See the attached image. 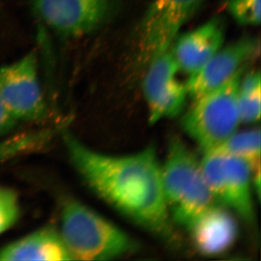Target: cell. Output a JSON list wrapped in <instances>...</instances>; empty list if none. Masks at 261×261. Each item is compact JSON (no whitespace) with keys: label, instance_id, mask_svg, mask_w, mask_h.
<instances>
[{"label":"cell","instance_id":"cell-19","mask_svg":"<svg viewBox=\"0 0 261 261\" xmlns=\"http://www.w3.org/2000/svg\"><path fill=\"white\" fill-rule=\"evenodd\" d=\"M18 121L12 116L0 100V138L13 132Z\"/></svg>","mask_w":261,"mask_h":261},{"label":"cell","instance_id":"cell-6","mask_svg":"<svg viewBox=\"0 0 261 261\" xmlns=\"http://www.w3.org/2000/svg\"><path fill=\"white\" fill-rule=\"evenodd\" d=\"M0 100L18 122L45 119L47 105L34 53L0 68Z\"/></svg>","mask_w":261,"mask_h":261},{"label":"cell","instance_id":"cell-8","mask_svg":"<svg viewBox=\"0 0 261 261\" xmlns=\"http://www.w3.org/2000/svg\"><path fill=\"white\" fill-rule=\"evenodd\" d=\"M143 92L148 122L154 125L165 118H174L183 111L189 97L186 83L177 78L180 70L171 50L165 51L147 65Z\"/></svg>","mask_w":261,"mask_h":261},{"label":"cell","instance_id":"cell-15","mask_svg":"<svg viewBox=\"0 0 261 261\" xmlns=\"http://www.w3.org/2000/svg\"><path fill=\"white\" fill-rule=\"evenodd\" d=\"M54 137L49 128L31 130L0 140V163L42 149Z\"/></svg>","mask_w":261,"mask_h":261},{"label":"cell","instance_id":"cell-9","mask_svg":"<svg viewBox=\"0 0 261 261\" xmlns=\"http://www.w3.org/2000/svg\"><path fill=\"white\" fill-rule=\"evenodd\" d=\"M113 0H33L36 12L51 29L68 37L93 32L107 18Z\"/></svg>","mask_w":261,"mask_h":261},{"label":"cell","instance_id":"cell-2","mask_svg":"<svg viewBox=\"0 0 261 261\" xmlns=\"http://www.w3.org/2000/svg\"><path fill=\"white\" fill-rule=\"evenodd\" d=\"M62 238L71 260H110L138 250V243L106 218L73 197L62 203Z\"/></svg>","mask_w":261,"mask_h":261},{"label":"cell","instance_id":"cell-7","mask_svg":"<svg viewBox=\"0 0 261 261\" xmlns=\"http://www.w3.org/2000/svg\"><path fill=\"white\" fill-rule=\"evenodd\" d=\"M205 0H153L142 19L140 32V58L147 65L168 51L180 29Z\"/></svg>","mask_w":261,"mask_h":261},{"label":"cell","instance_id":"cell-5","mask_svg":"<svg viewBox=\"0 0 261 261\" xmlns=\"http://www.w3.org/2000/svg\"><path fill=\"white\" fill-rule=\"evenodd\" d=\"M202 174L216 202L249 224L255 221L251 185L253 171L243 160L216 152L203 153Z\"/></svg>","mask_w":261,"mask_h":261},{"label":"cell","instance_id":"cell-14","mask_svg":"<svg viewBox=\"0 0 261 261\" xmlns=\"http://www.w3.org/2000/svg\"><path fill=\"white\" fill-rule=\"evenodd\" d=\"M260 140L259 128L241 132L236 130L222 143L208 152H219L243 160L250 165L255 173L260 171Z\"/></svg>","mask_w":261,"mask_h":261},{"label":"cell","instance_id":"cell-3","mask_svg":"<svg viewBox=\"0 0 261 261\" xmlns=\"http://www.w3.org/2000/svg\"><path fill=\"white\" fill-rule=\"evenodd\" d=\"M163 193L173 224L187 228L216 203L201 169L200 161L186 144L173 137L161 164Z\"/></svg>","mask_w":261,"mask_h":261},{"label":"cell","instance_id":"cell-17","mask_svg":"<svg viewBox=\"0 0 261 261\" xmlns=\"http://www.w3.org/2000/svg\"><path fill=\"white\" fill-rule=\"evenodd\" d=\"M20 214L18 193L10 187L0 186V235L15 226Z\"/></svg>","mask_w":261,"mask_h":261},{"label":"cell","instance_id":"cell-12","mask_svg":"<svg viewBox=\"0 0 261 261\" xmlns=\"http://www.w3.org/2000/svg\"><path fill=\"white\" fill-rule=\"evenodd\" d=\"M224 41V23L214 18L178 37L171 51L180 72L191 75L222 47Z\"/></svg>","mask_w":261,"mask_h":261},{"label":"cell","instance_id":"cell-18","mask_svg":"<svg viewBox=\"0 0 261 261\" xmlns=\"http://www.w3.org/2000/svg\"><path fill=\"white\" fill-rule=\"evenodd\" d=\"M226 9L240 25L260 23V0H228Z\"/></svg>","mask_w":261,"mask_h":261},{"label":"cell","instance_id":"cell-4","mask_svg":"<svg viewBox=\"0 0 261 261\" xmlns=\"http://www.w3.org/2000/svg\"><path fill=\"white\" fill-rule=\"evenodd\" d=\"M243 68L226 83L194 99L182 120L187 135L206 152L222 143L240 123L238 92Z\"/></svg>","mask_w":261,"mask_h":261},{"label":"cell","instance_id":"cell-1","mask_svg":"<svg viewBox=\"0 0 261 261\" xmlns=\"http://www.w3.org/2000/svg\"><path fill=\"white\" fill-rule=\"evenodd\" d=\"M63 135L70 162L98 197L165 243H176L153 145L135 153L113 155L91 149L69 132Z\"/></svg>","mask_w":261,"mask_h":261},{"label":"cell","instance_id":"cell-13","mask_svg":"<svg viewBox=\"0 0 261 261\" xmlns=\"http://www.w3.org/2000/svg\"><path fill=\"white\" fill-rule=\"evenodd\" d=\"M72 260L59 228L44 226L0 248V261Z\"/></svg>","mask_w":261,"mask_h":261},{"label":"cell","instance_id":"cell-11","mask_svg":"<svg viewBox=\"0 0 261 261\" xmlns=\"http://www.w3.org/2000/svg\"><path fill=\"white\" fill-rule=\"evenodd\" d=\"M196 250L204 255H218L229 250L238 237V224L232 211L214 204L187 228Z\"/></svg>","mask_w":261,"mask_h":261},{"label":"cell","instance_id":"cell-16","mask_svg":"<svg viewBox=\"0 0 261 261\" xmlns=\"http://www.w3.org/2000/svg\"><path fill=\"white\" fill-rule=\"evenodd\" d=\"M238 111L240 123H252L260 121L261 80L259 70L243 75L238 92Z\"/></svg>","mask_w":261,"mask_h":261},{"label":"cell","instance_id":"cell-10","mask_svg":"<svg viewBox=\"0 0 261 261\" xmlns=\"http://www.w3.org/2000/svg\"><path fill=\"white\" fill-rule=\"evenodd\" d=\"M259 53L255 38L245 37L227 47H221L186 82L192 100L226 83Z\"/></svg>","mask_w":261,"mask_h":261}]
</instances>
